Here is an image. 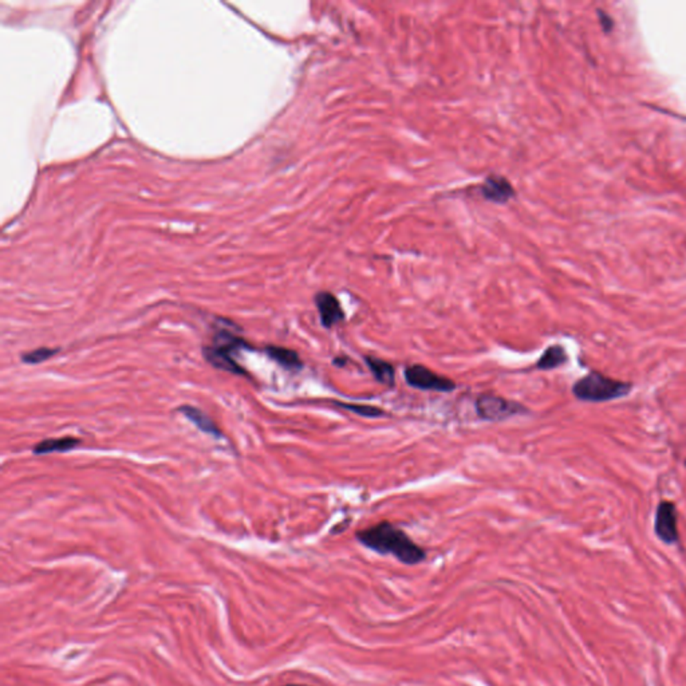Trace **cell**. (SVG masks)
<instances>
[{
    "label": "cell",
    "instance_id": "1",
    "mask_svg": "<svg viewBox=\"0 0 686 686\" xmlns=\"http://www.w3.org/2000/svg\"><path fill=\"white\" fill-rule=\"evenodd\" d=\"M356 541L379 555H392L406 566H416L426 559V551L403 528L390 521H379L355 534Z\"/></svg>",
    "mask_w": 686,
    "mask_h": 686
},
{
    "label": "cell",
    "instance_id": "2",
    "mask_svg": "<svg viewBox=\"0 0 686 686\" xmlns=\"http://www.w3.org/2000/svg\"><path fill=\"white\" fill-rule=\"evenodd\" d=\"M632 383L610 379L602 373L590 372L572 385V394L585 403H607L626 397L632 392Z\"/></svg>",
    "mask_w": 686,
    "mask_h": 686
},
{
    "label": "cell",
    "instance_id": "3",
    "mask_svg": "<svg viewBox=\"0 0 686 686\" xmlns=\"http://www.w3.org/2000/svg\"><path fill=\"white\" fill-rule=\"evenodd\" d=\"M236 327L234 325L231 329L224 327L217 332L213 338L212 345L203 349V355L205 356L207 362H210L216 369L230 372L237 376H245L247 373L244 367L240 366L231 355L237 350L250 347V345L243 338L235 334Z\"/></svg>",
    "mask_w": 686,
    "mask_h": 686
},
{
    "label": "cell",
    "instance_id": "4",
    "mask_svg": "<svg viewBox=\"0 0 686 686\" xmlns=\"http://www.w3.org/2000/svg\"><path fill=\"white\" fill-rule=\"evenodd\" d=\"M474 407L477 416L481 420L490 423H498L516 416L529 414L528 407L524 406L523 403L507 400L494 393L480 394L474 403Z\"/></svg>",
    "mask_w": 686,
    "mask_h": 686
},
{
    "label": "cell",
    "instance_id": "5",
    "mask_svg": "<svg viewBox=\"0 0 686 686\" xmlns=\"http://www.w3.org/2000/svg\"><path fill=\"white\" fill-rule=\"evenodd\" d=\"M403 377L410 387L423 392L450 393L457 387V385L452 379L440 376L420 363L406 366L403 370Z\"/></svg>",
    "mask_w": 686,
    "mask_h": 686
},
{
    "label": "cell",
    "instance_id": "6",
    "mask_svg": "<svg viewBox=\"0 0 686 686\" xmlns=\"http://www.w3.org/2000/svg\"><path fill=\"white\" fill-rule=\"evenodd\" d=\"M656 536L667 545H677L680 542L678 532V514L672 501L663 500L656 511L654 521Z\"/></svg>",
    "mask_w": 686,
    "mask_h": 686
},
{
    "label": "cell",
    "instance_id": "7",
    "mask_svg": "<svg viewBox=\"0 0 686 686\" xmlns=\"http://www.w3.org/2000/svg\"><path fill=\"white\" fill-rule=\"evenodd\" d=\"M319 312L321 323L325 329H332L335 325L345 321L346 314L338 298L329 291H321L314 298Z\"/></svg>",
    "mask_w": 686,
    "mask_h": 686
},
{
    "label": "cell",
    "instance_id": "8",
    "mask_svg": "<svg viewBox=\"0 0 686 686\" xmlns=\"http://www.w3.org/2000/svg\"><path fill=\"white\" fill-rule=\"evenodd\" d=\"M481 194L484 199L494 203H507L515 196V190L507 179L501 176H491L484 181Z\"/></svg>",
    "mask_w": 686,
    "mask_h": 686
},
{
    "label": "cell",
    "instance_id": "9",
    "mask_svg": "<svg viewBox=\"0 0 686 686\" xmlns=\"http://www.w3.org/2000/svg\"><path fill=\"white\" fill-rule=\"evenodd\" d=\"M365 363L377 382L387 387H394L396 369L390 362L373 355H365Z\"/></svg>",
    "mask_w": 686,
    "mask_h": 686
},
{
    "label": "cell",
    "instance_id": "10",
    "mask_svg": "<svg viewBox=\"0 0 686 686\" xmlns=\"http://www.w3.org/2000/svg\"><path fill=\"white\" fill-rule=\"evenodd\" d=\"M265 353L272 361H275L276 363H279L282 367L287 369V370L299 372L305 366V363L301 359L299 354L292 349L270 345L265 347Z\"/></svg>",
    "mask_w": 686,
    "mask_h": 686
},
{
    "label": "cell",
    "instance_id": "11",
    "mask_svg": "<svg viewBox=\"0 0 686 686\" xmlns=\"http://www.w3.org/2000/svg\"><path fill=\"white\" fill-rule=\"evenodd\" d=\"M179 412H181V414H184L201 432L213 437H221V430L213 423L212 418L199 407H194L192 405H183L179 407Z\"/></svg>",
    "mask_w": 686,
    "mask_h": 686
},
{
    "label": "cell",
    "instance_id": "12",
    "mask_svg": "<svg viewBox=\"0 0 686 686\" xmlns=\"http://www.w3.org/2000/svg\"><path fill=\"white\" fill-rule=\"evenodd\" d=\"M567 352L562 345H551L538 359L536 367L539 370H554L567 363Z\"/></svg>",
    "mask_w": 686,
    "mask_h": 686
},
{
    "label": "cell",
    "instance_id": "13",
    "mask_svg": "<svg viewBox=\"0 0 686 686\" xmlns=\"http://www.w3.org/2000/svg\"><path fill=\"white\" fill-rule=\"evenodd\" d=\"M81 440L75 437H58V438H48L38 443L34 448L35 454H48V453H62L69 452L79 445Z\"/></svg>",
    "mask_w": 686,
    "mask_h": 686
},
{
    "label": "cell",
    "instance_id": "14",
    "mask_svg": "<svg viewBox=\"0 0 686 686\" xmlns=\"http://www.w3.org/2000/svg\"><path fill=\"white\" fill-rule=\"evenodd\" d=\"M334 405L366 418H381L387 416V413L383 409L377 407L374 405H359V403H343V401H334Z\"/></svg>",
    "mask_w": 686,
    "mask_h": 686
},
{
    "label": "cell",
    "instance_id": "15",
    "mask_svg": "<svg viewBox=\"0 0 686 686\" xmlns=\"http://www.w3.org/2000/svg\"><path fill=\"white\" fill-rule=\"evenodd\" d=\"M58 353V349H48V347H41V349H37V350H32V352H28V353H24L22 354V361L24 363H28V365H37V363H41V362H45L48 361V358H51L52 355H55Z\"/></svg>",
    "mask_w": 686,
    "mask_h": 686
},
{
    "label": "cell",
    "instance_id": "16",
    "mask_svg": "<svg viewBox=\"0 0 686 686\" xmlns=\"http://www.w3.org/2000/svg\"><path fill=\"white\" fill-rule=\"evenodd\" d=\"M347 362H349V358H347V356H335V358L332 359V365H334V366H338V367H343Z\"/></svg>",
    "mask_w": 686,
    "mask_h": 686
},
{
    "label": "cell",
    "instance_id": "17",
    "mask_svg": "<svg viewBox=\"0 0 686 686\" xmlns=\"http://www.w3.org/2000/svg\"><path fill=\"white\" fill-rule=\"evenodd\" d=\"M287 686H302V685H287Z\"/></svg>",
    "mask_w": 686,
    "mask_h": 686
},
{
    "label": "cell",
    "instance_id": "18",
    "mask_svg": "<svg viewBox=\"0 0 686 686\" xmlns=\"http://www.w3.org/2000/svg\"><path fill=\"white\" fill-rule=\"evenodd\" d=\"M685 467H686V460H685Z\"/></svg>",
    "mask_w": 686,
    "mask_h": 686
}]
</instances>
